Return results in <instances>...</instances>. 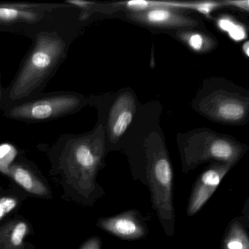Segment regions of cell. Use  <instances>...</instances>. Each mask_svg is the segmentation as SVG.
<instances>
[{
  "label": "cell",
  "mask_w": 249,
  "mask_h": 249,
  "mask_svg": "<svg viewBox=\"0 0 249 249\" xmlns=\"http://www.w3.org/2000/svg\"><path fill=\"white\" fill-rule=\"evenodd\" d=\"M132 100L123 97L116 103L110 116V131L115 138L122 136L130 125L133 119Z\"/></svg>",
  "instance_id": "6"
},
{
  "label": "cell",
  "mask_w": 249,
  "mask_h": 249,
  "mask_svg": "<svg viewBox=\"0 0 249 249\" xmlns=\"http://www.w3.org/2000/svg\"><path fill=\"white\" fill-rule=\"evenodd\" d=\"M146 18L150 22L161 24L169 21L171 18V14L166 10H153L147 14Z\"/></svg>",
  "instance_id": "12"
},
{
  "label": "cell",
  "mask_w": 249,
  "mask_h": 249,
  "mask_svg": "<svg viewBox=\"0 0 249 249\" xmlns=\"http://www.w3.org/2000/svg\"><path fill=\"white\" fill-rule=\"evenodd\" d=\"M243 105L235 101H228L220 105L218 113L220 117L227 121H237L244 115Z\"/></svg>",
  "instance_id": "10"
},
{
  "label": "cell",
  "mask_w": 249,
  "mask_h": 249,
  "mask_svg": "<svg viewBox=\"0 0 249 249\" xmlns=\"http://www.w3.org/2000/svg\"><path fill=\"white\" fill-rule=\"evenodd\" d=\"M243 52H245V53H246V56H249V43L248 42H246V43H245L244 46H243Z\"/></svg>",
  "instance_id": "21"
},
{
  "label": "cell",
  "mask_w": 249,
  "mask_h": 249,
  "mask_svg": "<svg viewBox=\"0 0 249 249\" xmlns=\"http://www.w3.org/2000/svg\"><path fill=\"white\" fill-rule=\"evenodd\" d=\"M100 240L98 237L91 239L87 244L84 246L83 249H100Z\"/></svg>",
  "instance_id": "19"
},
{
  "label": "cell",
  "mask_w": 249,
  "mask_h": 249,
  "mask_svg": "<svg viewBox=\"0 0 249 249\" xmlns=\"http://www.w3.org/2000/svg\"><path fill=\"white\" fill-rule=\"evenodd\" d=\"M5 93H6V88L4 87L2 83V76L0 72V111L3 110L5 103Z\"/></svg>",
  "instance_id": "18"
},
{
  "label": "cell",
  "mask_w": 249,
  "mask_h": 249,
  "mask_svg": "<svg viewBox=\"0 0 249 249\" xmlns=\"http://www.w3.org/2000/svg\"><path fill=\"white\" fill-rule=\"evenodd\" d=\"M233 21L229 18H221L218 21V27L221 29L223 31L227 32L230 30L231 26L232 25Z\"/></svg>",
  "instance_id": "20"
},
{
  "label": "cell",
  "mask_w": 249,
  "mask_h": 249,
  "mask_svg": "<svg viewBox=\"0 0 249 249\" xmlns=\"http://www.w3.org/2000/svg\"><path fill=\"white\" fill-rule=\"evenodd\" d=\"M189 43L195 51H200L203 46V38L199 34H193L190 36Z\"/></svg>",
  "instance_id": "16"
},
{
  "label": "cell",
  "mask_w": 249,
  "mask_h": 249,
  "mask_svg": "<svg viewBox=\"0 0 249 249\" xmlns=\"http://www.w3.org/2000/svg\"><path fill=\"white\" fill-rule=\"evenodd\" d=\"M209 158L225 162V164H232L238 157L236 148L227 141L218 140L211 144L206 153Z\"/></svg>",
  "instance_id": "8"
},
{
  "label": "cell",
  "mask_w": 249,
  "mask_h": 249,
  "mask_svg": "<svg viewBox=\"0 0 249 249\" xmlns=\"http://www.w3.org/2000/svg\"><path fill=\"white\" fill-rule=\"evenodd\" d=\"M215 3H211V2H206V3H201L196 6V9L199 12L204 14H208L214 8H215Z\"/></svg>",
  "instance_id": "17"
},
{
  "label": "cell",
  "mask_w": 249,
  "mask_h": 249,
  "mask_svg": "<svg viewBox=\"0 0 249 249\" xmlns=\"http://www.w3.org/2000/svg\"><path fill=\"white\" fill-rule=\"evenodd\" d=\"M232 164H215L205 170L195 183L188 202L186 213L195 215L209 200Z\"/></svg>",
  "instance_id": "4"
},
{
  "label": "cell",
  "mask_w": 249,
  "mask_h": 249,
  "mask_svg": "<svg viewBox=\"0 0 249 249\" xmlns=\"http://www.w3.org/2000/svg\"><path fill=\"white\" fill-rule=\"evenodd\" d=\"M17 205L15 199L11 197H4L0 199V220L8 213L12 211Z\"/></svg>",
  "instance_id": "14"
},
{
  "label": "cell",
  "mask_w": 249,
  "mask_h": 249,
  "mask_svg": "<svg viewBox=\"0 0 249 249\" xmlns=\"http://www.w3.org/2000/svg\"><path fill=\"white\" fill-rule=\"evenodd\" d=\"M74 8L62 3H0V32L28 36L47 21L71 14Z\"/></svg>",
  "instance_id": "3"
},
{
  "label": "cell",
  "mask_w": 249,
  "mask_h": 249,
  "mask_svg": "<svg viewBox=\"0 0 249 249\" xmlns=\"http://www.w3.org/2000/svg\"><path fill=\"white\" fill-rule=\"evenodd\" d=\"M221 249H249V235L240 218H234L229 224Z\"/></svg>",
  "instance_id": "7"
},
{
  "label": "cell",
  "mask_w": 249,
  "mask_h": 249,
  "mask_svg": "<svg viewBox=\"0 0 249 249\" xmlns=\"http://www.w3.org/2000/svg\"><path fill=\"white\" fill-rule=\"evenodd\" d=\"M27 230V224L25 223L20 222L16 226L11 235V241L14 246H18L22 243Z\"/></svg>",
  "instance_id": "13"
},
{
  "label": "cell",
  "mask_w": 249,
  "mask_h": 249,
  "mask_svg": "<svg viewBox=\"0 0 249 249\" xmlns=\"http://www.w3.org/2000/svg\"><path fill=\"white\" fill-rule=\"evenodd\" d=\"M13 176L14 180L24 189L33 193L41 192V186L37 184V180H35L30 171L20 166H15L13 168Z\"/></svg>",
  "instance_id": "9"
},
{
  "label": "cell",
  "mask_w": 249,
  "mask_h": 249,
  "mask_svg": "<svg viewBox=\"0 0 249 249\" xmlns=\"http://www.w3.org/2000/svg\"><path fill=\"white\" fill-rule=\"evenodd\" d=\"M69 15L47 21L29 35L32 45L6 87L5 107L43 93L66 60L73 38Z\"/></svg>",
  "instance_id": "1"
},
{
  "label": "cell",
  "mask_w": 249,
  "mask_h": 249,
  "mask_svg": "<svg viewBox=\"0 0 249 249\" xmlns=\"http://www.w3.org/2000/svg\"><path fill=\"white\" fill-rule=\"evenodd\" d=\"M98 226L122 240H139L148 234L146 224L140 213L135 210L125 211L114 216L101 218Z\"/></svg>",
  "instance_id": "5"
},
{
  "label": "cell",
  "mask_w": 249,
  "mask_h": 249,
  "mask_svg": "<svg viewBox=\"0 0 249 249\" xmlns=\"http://www.w3.org/2000/svg\"><path fill=\"white\" fill-rule=\"evenodd\" d=\"M229 36L235 41H240L246 37V31L242 26L233 23L230 30L227 31Z\"/></svg>",
  "instance_id": "15"
},
{
  "label": "cell",
  "mask_w": 249,
  "mask_h": 249,
  "mask_svg": "<svg viewBox=\"0 0 249 249\" xmlns=\"http://www.w3.org/2000/svg\"><path fill=\"white\" fill-rule=\"evenodd\" d=\"M18 153V150L12 144H0V170L5 171Z\"/></svg>",
  "instance_id": "11"
},
{
  "label": "cell",
  "mask_w": 249,
  "mask_h": 249,
  "mask_svg": "<svg viewBox=\"0 0 249 249\" xmlns=\"http://www.w3.org/2000/svg\"><path fill=\"white\" fill-rule=\"evenodd\" d=\"M84 99L78 93L60 91L41 93L4 107L8 119L27 124L42 123L61 119L78 111Z\"/></svg>",
  "instance_id": "2"
}]
</instances>
